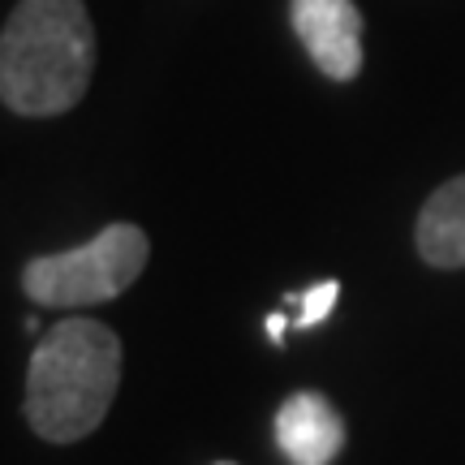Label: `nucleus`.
<instances>
[{
	"mask_svg": "<svg viewBox=\"0 0 465 465\" xmlns=\"http://www.w3.org/2000/svg\"><path fill=\"white\" fill-rule=\"evenodd\" d=\"M121 388V336L100 319H61L26 366L31 431L48 444H78L100 427Z\"/></svg>",
	"mask_w": 465,
	"mask_h": 465,
	"instance_id": "f03ea898",
	"label": "nucleus"
},
{
	"mask_svg": "<svg viewBox=\"0 0 465 465\" xmlns=\"http://www.w3.org/2000/svg\"><path fill=\"white\" fill-rule=\"evenodd\" d=\"M345 418L323 392H293L276 410V444L289 465H332L345 452Z\"/></svg>",
	"mask_w": 465,
	"mask_h": 465,
	"instance_id": "39448f33",
	"label": "nucleus"
},
{
	"mask_svg": "<svg viewBox=\"0 0 465 465\" xmlns=\"http://www.w3.org/2000/svg\"><path fill=\"white\" fill-rule=\"evenodd\" d=\"M95 74V22L83 0H17L0 31V104L17 116L78 108Z\"/></svg>",
	"mask_w": 465,
	"mask_h": 465,
	"instance_id": "f257e3e1",
	"label": "nucleus"
},
{
	"mask_svg": "<svg viewBox=\"0 0 465 465\" xmlns=\"http://www.w3.org/2000/svg\"><path fill=\"white\" fill-rule=\"evenodd\" d=\"M151 259V237L130 220L100 229L91 242L61 254H39L22 267V289L35 306L83 311L121 298Z\"/></svg>",
	"mask_w": 465,
	"mask_h": 465,
	"instance_id": "7ed1b4c3",
	"label": "nucleus"
},
{
	"mask_svg": "<svg viewBox=\"0 0 465 465\" xmlns=\"http://www.w3.org/2000/svg\"><path fill=\"white\" fill-rule=\"evenodd\" d=\"M216 465H237V461H216Z\"/></svg>",
	"mask_w": 465,
	"mask_h": 465,
	"instance_id": "1a4fd4ad",
	"label": "nucleus"
},
{
	"mask_svg": "<svg viewBox=\"0 0 465 465\" xmlns=\"http://www.w3.org/2000/svg\"><path fill=\"white\" fill-rule=\"evenodd\" d=\"M293 35L332 83H353L362 74V14L353 0H289Z\"/></svg>",
	"mask_w": 465,
	"mask_h": 465,
	"instance_id": "20e7f679",
	"label": "nucleus"
},
{
	"mask_svg": "<svg viewBox=\"0 0 465 465\" xmlns=\"http://www.w3.org/2000/svg\"><path fill=\"white\" fill-rule=\"evenodd\" d=\"M284 328H289V319H284V315H272V319H267V336H272L276 345L284 341Z\"/></svg>",
	"mask_w": 465,
	"mask_h": 465,
	"instance_id": "6e6552de",
	"label": "nucleus"
},
{
	"mask_svg": "<svg viewBox=\"0 0 465 465\" xmlns=\"http://www.w3.org/2000/svg\"><path fill=\"white\" fill-rule=\"evenodd\" d=\"M414 246L422 263L440 267V272L465 267V173L444 182L422 203L414 224Z\"/></svg>",
	"mask_w": 465,
	"mask_h": 465,
	"instance_id": "423d86ee",
	"label": "nucleus"
},
{
	"mask_svg": "<svg viewBox=\"0 0 465 465\" xmlns=\"http://www.w3.org/2000/svg\"><path fill=\"white\" fill-rule=\"evenodd\" d=\"M336 298H341V284L336 281H319L311 293H302V315H298V328H319L323 319L332 315Z\"/></svg>",
	"mask_w": 465,
	"mask_h": 465,
	"instance_id": "0eeeda50",
	"label": "nucleus"
}]
</instances>
